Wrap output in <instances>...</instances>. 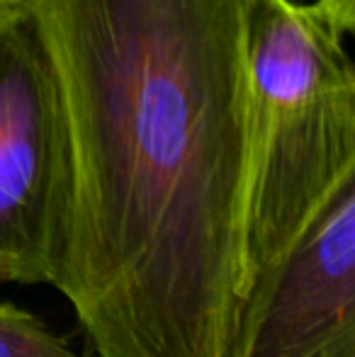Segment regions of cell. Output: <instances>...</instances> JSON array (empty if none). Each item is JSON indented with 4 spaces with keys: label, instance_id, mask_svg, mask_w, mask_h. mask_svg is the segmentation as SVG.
Segmentation results:
<instances>
[{
    "label": "cell",
    "instance_id": "1",
    "mask_svg": "<svg viewBox=\"0 0 355 357\" xmlns=\"http://www.w3.org/2000/svg\"><path fill=\"white\" fill-rule=\"evenodd\" d=\"M251 0H32L61 93L54 284L98 357H222L243 299Z\"/></svg>",
    "mask_w": 355,
    "mask_h": 357
},
{
    "label": "cell",
    "instance_id": "6",
    "mask_svg": "<svg viewBox=\"0 0 355 357\" xmlns=\"http://www.w3.org/2000/svg\"><path fill=\"white\" fill-rule=\"evenodd\" d=\"M314 8L319 10L324 20L331 24L343 37L353 34L355 29V0H314Z\"/></svg>",
    "mask_w": 355,
    "mask_h": 357
},
{
    "label": "cell",
    "instance_id": "4",
    "mask_svg": "<svg viewBox=\"0 0 355 357\" xmlns=\"http://www.w3.org/2000/svg\"><path fill=\"white\" fill-rule=\"evenodd\" d=\"M222 357H355V180L251 280Z\"/></svg>",
    "mask_w": 355,
    "mask_h": 357
},
{
    "label": "cell",
    "instance_id": "2",
    "mask_svg": "<svg viewBox=\"0 0 355 357\" xmlns=\"http://www.w3.org/2000/svg\"><path fill=\"white\" fill-rule=\"evenodd\" d=\"M246 75L243 291L355 180V66L312 3H248Z\"/></svg>",
    "mask_w": 355,
    "mask_h": 357
},
{
    "label": "cell",
    "instance_id": "7",
    "mask_svg": "<svg viewBox=\"0 0 355 357\" xmlns=\"http://www.w3.org/2000/svg\"><path fill=\"white\" fill-rule=\"evenodd\" d=\"M32 0H0V29L20 22L29 15Z\"/></svg>",
    "mask_w": 355,
    "mask_h": 357
},
{
    "label": "cell",
    "instance_id": "5",
    "mask_svg": "<svg viewBox=\"0 0 355 357\" xmlns=\"http://www.w3.org/2000/svg\"><path fill=\"white\" fill-rule=\"evenodd\" d=\"M0 357H78L42 319L15 304H0Z\"/></svg>",
    "mask_w": 355,
    "mask_h": 357
},
{
    "label": "cell",
    "instance_id": "3",
    "mask_svg": "<svg viewBox=\"0 0 355 357\" xmlns=\"http://www.w3.org/2000/svg\"><path fill=\"white\" fill-rule=\"evenodd\" d=\"M68 185V139L54 66L32 13L0 29V280L39 284Z\"/></svg>",
    "mask_w": 355,
    "mask_h": 357
}]
</instances>
